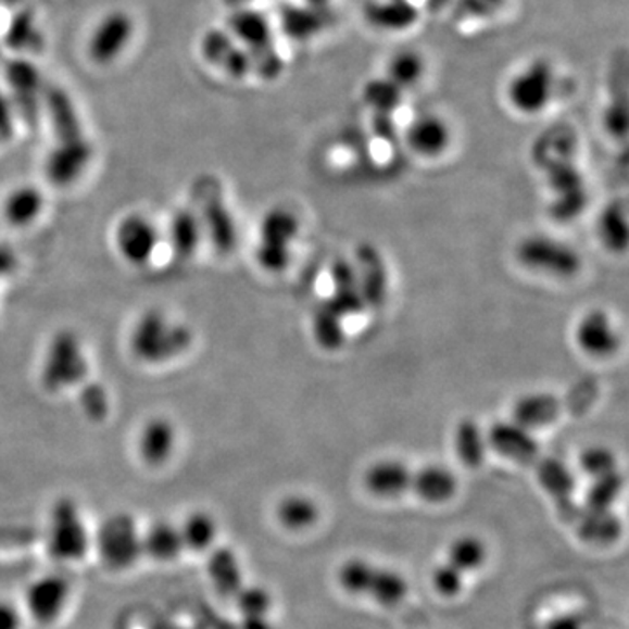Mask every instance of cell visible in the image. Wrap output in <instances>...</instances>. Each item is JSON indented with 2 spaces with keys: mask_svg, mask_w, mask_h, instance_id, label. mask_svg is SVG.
Instances as JSON below:
<instances>
[{
  "mask_svg": "<svg viewBox=\"0 0 629 629\" xmlns=\"http://www.w3.org/2000/svg\"><path fill=\"white\" fill-rule=\"evenodd\" d=\"M166 240L171 241L172 252L180 261H189L197 255L203 241V228L194 209H180L172 215L166 229Z\"/></svg>",
  "mask_w": 629,
  "mask_h": 629,
  "instance_id": "obj_28",
  "label": "cell"
},
{
  "mask_svg": "<svg viewBox=\"0 0 629 629\" xmlns=\"http://www.w3.org/2000/svg\"><path fill=\"white\" fill-rule=\"evenodd\" d=\"M5 80L10 85L11 103L16 105L25 119H36L42 102H45V86L39 71L30 60L13 59L5 65Z\"/></svg>",
  "mask_w": 629,
  "mask_h": 629,
  "instance_id": "obj_13",
  "label": "cell"
},
{
  "mask_svg": "<svg viewBox=\"0 0 629 629\" xmlns=\"http://www.w3.org/2000/svg\"><path fill=\"white\" fill-rule=\"evenodd\" d=\"M625 488V478L620 476L619 470L602 476V478L593 479L590 490L584 496V511L591 513H605L612 511L620 493Z\"/></svg>",
  "mask_w": 629,
  "mask_h": 629,
  "instance_id": "obj_42",
  "label": "cell"
},
{
  "mask_svg": "<svg viewBox=\"0 0 629 629\" xmlns=\"http://www.w3.org/2000/svg\"><path fill=\"white\" fill-rule=\"evenodd\" d=\"M488 550L479 537L464 536L453 540L448 551V563L462 574L479 570L487 563Z\"/></svg>",
  "mask_w": 629,
  "mask_h": 629,
  "instance_id": "obj_41",
  "label": "cell"
},
{
  "mask_svg": "<svg viewBox=\"0 0 629 629\" xmlns=\"http://www.w3.org/2000/svg\"><path fill=\"white\" fill-rule=\"evenodd\" d=\"M80 406L85 410L86 415L93 419H102L109 413V393L102 385H86L79 398Z\"/></svg>",
  "mask_w": 629,
  "mask_h": 629,
  "instance_id": "obj_48",
  "label": "cell"
},
{
  "mask_svg": "<svg viewBox=\"0 0 629 629\" xmlns=\"http://www.w3.org/2000/svg\"><path fill=\"white\" fill-rule=\"evenodd\" d=\"M537 479L542 490L559 504L570 500L576 491V476L565 462L558 458H542L537 462Z\"/></svg>",
  "mask_w": 629,
  "mask_h": 629,
  "instance_id": "obj_33",
  "label": "cell"
},
{
  "mask_svg": "<svg viewBox=\"0 0 629 629\" xmlns=\"http://www.w3.org/2000/svg\"><path fill=\"white\" fill-rule=\"evenodd\" d=\"M5 45L11 50L25 53V51H37L42 48V32L36 23V16L30 11H20L11 20L10 27L5 30Z\"/></svg>",
  "mask_w": 629,
  "mask_h": 629,
  "instance_id": "obj_39",
  "label": "cell"
},
{
  "mask_svg": "<svg viewBox=\"0 0 629 629\" xmlns=\"http://www.w3.org/2000/svg\"><path fill=\"white\" fill-rule=\"evenodd\" d=\"M330 281H332V298L329 303L343 317H353L366 310L361 290H358L357 273L353 263L347 260L336 261L330 266Z\"/></svg>",
  "mask_w": 629,
  "mask_h": 629,
  "instance_id": "obj_26",
  "label": "cell"
},
{
  "mask_svg": "<svg viewBox=\"0 0 629 629\" xmlns=\"http://www.w3.org/2000/svg\"><path fill=\"white\" fill-rule=\"evenodd\" d=\"M579 467L591 479L602 478L617 470V456L605 446L586 448L579 456Z\"/></svg>",
  "mask_w": 629,
  "mask_h": 629,
  "instance_id": "obj_46",
  "label": "cell"
},
{
  "mask_svg": "<svg viewBox=\"0 0 629 629\" xmlns=\"http://www.w3.org/2000/svg\"><path fill=\"white\" fill-rule=\"evenodd\" d=\"M45 194L36 186H18L8 194L2 212L13 228H27L42 214Z\"/></svg>",
  "mask_w": 629,
  "mask_h": 629,
  "instance_id": "obj_32",
  "label": "cell"
},
{
  "mask_svg": "<svg viewBox=\"0 0 629 629\" xmlns=\"http://www.w3.org/2000/svg\"><path fill=\"white\" fill-rule=\"evenodd\" d=\"M25 620L27 616L22 605L11 600L0 599V629H23Z\"/></svg>",
  "mask_w": 629,
  "mask_h": 629,
  "instance_id": "obj_49",
  "label": "cell"
},
{
  "mask_svg": "<svg viewBox=\"0 0 629 629\" xmlns=\"http://www.w3.org/2000/svg\"><path fill=\"white\" fill-rule=\"evenodd\" d=\"M355 273H357L358 290L367 306L378 309L389 294V272L381 257L380 250L369 243L358 247L355 254Z\"/></svg>",
  "mask_w": 629,
  "mask_h": 629,
  "instance_id": "obj_18",
  "label": "cell"
},
{
  "mask_svg": "<svg viewBox=\"0 0 629 629\" xmlns=\"http://www.w3.org/2000/svg\"><path fill=\"white\" fill-rule=\"evenodd\" d=\"M241 629H273L268 617H243Z\"/></svg>",
  "mask_w": 629,
  "mask_h": 629,
  "instance_id": "obj_56",
  "label": "cell"
},
{
  "mask_svg": "<svg viewBox=\"0 0 629 629\" xmlns=\"http://www.w3.org/2000/svg\"><path fill=\"white\" fill-rule=\"evenodd\" d=\"M18 266V257L10 247L0 246V278L10 277Z\"/></svg>",
  "mask_w": 629,
  "mask_h": 629,
  "instance_id": "obj_54",
  "label": "cell"
},
{
  "mask_svg": "<svg viewBox=\"0 0 629 629\" xmlns=\"http://www.w3.org/2000/svg\"><path fill=\"white\" fill-rule=\"evenodd\" d=\"M425 72L427 63L418 51L401 50L390 56L385 77H389L393 85H398L406 93L422 83Z\"/></svg>",
  "mask_w": 629,
  "mask_h": 629,
  "instance_id": "obj_37",
  "label": "cell"
},
{
  "mask_svg": "<svg viewBox=\"0 0 629 629\" xmlns=\"http://www.w3.org/2000/svg\"><path fill=\"white\" fill-rule=\"evenodd\" d=\"M430 580L436 593L444 599H455L464 590V574L448 562L433 568Z\"/></svg>",
  "mask_w": 629,
  "mask_h": 629,
  "instance_id": "obj_47",
  "label": "cell"
},
{
  "mask_svg": "<svg viewBox=\"0 0 629 629\" xmlns=\"http://www.w3.org/2000/svg\"><path fill=\"white\" fill-rule=\"evenodd\" d=\"M206 577L210 584L224 599H235L246 586L243 567L238 554L231 548H214L206 559Z\"/></svg>",
  "mask_w": 629,
  "mask_h": 629,
  "instance_id": "obj_23",
  "label": "cell"
},
{
  "mask_svg": "<svg viewBox=\"0 0 629 629\" xmlns=\"http://www.w3.org/2000/svg\"><path fill=\"white\" fill-rule=\"evenodd\" d=\"M453 444L456 456L465 467L469 469L481 467L487 456L488 441L478 422L470 418L460 419L455 427Z\"/></svg>",
  "mask_w": 629,
  "mask_h": 629,
  "instance_id": "obj_34",
  "label": "cell"
},
{
  "mask_svg": "<svg viewBox=\"0 0 629 629\" xmlns=\"http://www.w3.org/2000/svg\"><path fill=\"white\" fill-rule=\"evenodd\" d=\"M300 235V221L294 212L277 206L264 214L260 226V243L255 247V260L268 273H281L292 261L290 247Z\"/></svg>",
  "mask_w": 629,
  "mask_h": 629,
  "instance_id": "obj_6",
  "label": "cell"
},
{
  "mask_svg": "<svg viewBox=\"0 0 629 629\" xmlns=\"http://www.w3.org/2000/svg\"><path fill=\"white\" fill-rule=\"evenodd\" d=\"M194 198H198L200 206V210H194L200 217L203 235L209 237L221 254H229L237 246V224L226 205L219 183L210 177L198 180V184H194Z\"/></svg>",
  "mask_w": 629,
  "mask_h": 629,
  "instance_id": "obj_8",
  "label": "cell"
},
{
  "mask_svg": "<svg viewBox=\"0 0 629 629\" xmlns=\"http://www.w3.org/2000/svg\"><path fill=\"white\" fill-rule=\"evenodd\" d=\"M100 563L114 574L128 571L142 562V528L128 513L111 514L93 531V550Z\"/></svg>",
  "mask_w": 629,
  "mask_h": 629,
  "instance_id": "obj_4",
  "label": "cell"
},
{
  "mask_svg": "<svg viewBox=\"0 0 629 629\" xmlns=\"http://www.w3.org/2000/svg\"><path fill=\"white\" fill-rule=\"evenodd\" d=\"M228 5H231L232 10H237V8H246V5H250V2H254V0H226Z\"/></svg>",
  "mask_w": 629,
  "mask_h": 629,
  "instance_id": "obj_58",
  "label": "cell"
},
{
  "mask_svg": "<svg viewBox=\"0 0 629 629\" xmlns=\"http://www.w3.org/2000/svg\"><path fill=\"white\" fill-rule=\"evenodd\" d=\"M344 317L338 310L326 301L318 306L313 315V336L322 349L335 352L341 349L347 341V330H344Z\"/></svg>",
  "mask_w": 629,
  "mask_h": 629,
  "instance_id": "obj_36",
  "label": "cell"
},
{
  "mask_svg": "<svg viewBox=\"0 0 629 629\" xmlns=\"http://www.w3.org/2000/svg\"><path fill=\"white\" fill-rule=\"evenodd\" d=\"M407 591V580L399 571L376 568L367 594L383 607H398L406 600Z\"/></svg>",
  "mask_w": 629,
  "mask_h": 629,
  "instance_id": "obj_38",
  "label": "cell"
},
{
  "mask_svg": "<svg viewBox=\"0 0 629 629\" xmlns=\"http://www.w3.org/2000/svg\"><path fill=\"white\" fill-rule=\"evenodd\" d=\"M402 97L404 91L398 85H393L389 77L367 80L362 90V100L375 114L392 116L393 112L401 108Z\"/></svg>",
  "mask_w": 629,
  "mask_h": 629,
  "instance_id": "obj_40",
  "label": "cell"
},
{
  "mask_svg": "<svg viewBox=\"0 0 629 629\" xmlns=\"http://www.w3.org/2000/svg\"><path fill=\"white\" fill-rule=\"evenodd\" d=\"M18 2H22V0H0V4L4 5H14L18 4Z\"/></svg>",
  "mask_w": 629,
  "mask_h": 629,
  "instance_id": "obj_59",
  "label": "cell"
},
{
  "mask_svg": "<svg viewBox=\"0 0 629 629\" xmlns=\"http://www.w3.org/2000/svg\"><path fill=\"white\" fill-rule=\"evenodd\" d=\"M14 108L4 95L0 93V140L10 139L13 135Z\"/></svg>",
  "mask_w": 629,
  "mask_h": 629,
  "instance_id": "obj_51",
  "label": "cell"
},
{
  "mask_svg": "<svg viewBox=\"0 0 629 629\" xmlns=\"http://www.w3.org/2000/svg\"><path fill=\"white\" fill-rule=\"evenodd\" d=\"M241 617H268L273 608L269 591L263 586H243L235 596Z\"/></svg>",
  "mask_w": 629,
  "mask_h": 629,
  "instance_id": "obj_45",
  "label": "cell"
},
{
  "mask_svg": "<svg viewBox=\"0 0 629 629\" xmlns=\"http://www.w3.org/2000/svg\"><path fill=\"white\" fill-rule=\"evenodd\" d=\"M191 327L174 320L161 310H149L135 322L130 335V350L143 364H163L180 357L192 347Z\"/></svg>",
  "mask_w": 629,
  "mask_h": 629,
  "instance_id": "obj_1",
  "label": "cell"
},
{
  "mask_svg": "<svg viewBox=\"0 0 629 629\" xmlns=\"http://www.w3.org/2000/svg\"><path fill=\"white\" fill-rule=\"evenodd\" d=\"M562 407L563 402L554 393L531 392L514 402L513 419L525 429H540L554 424Z\"/></svg>",
  "mask_w": 629,
  "mask_h": 629,
  "instance_id": "obj_27",
  "label": "cell"
},
{
  "mask_svg": "<svg viewBox=\"0 0 629 629\" xmlns=\"http://www.w3.org/2000/svg\"><path fill=\"white\" fill-rule=\"evenodd\" d=\"M179 446V433L174 422L156 416L142 425L137 436V453L143 465L151 469H161L171 464Z\"/></svg>",
  "mask_w": 629,
  "mask_h": 629,
  "instance_id": "obj_16",
  "label": "cell"
},
{
  "mask_svg": "<svg viewBox=\"0 0 629 629\" xmlns=\"http://www.w3.org/2000/svg\"><path fill=\"white\" fill-rule=\"evenodd\" d=\"M366 18L378 30L404 32L418 22L419 11L411 0H373L366 5Z\"/></svg>",
  "mask_w": 629,
  "mask_h": 629,
  "instance_id": "obj_30",
  "label": "cell"
},
{
  "mask_svg": "<svg viewBox=\"0 0 629 629\" xmlns=\"http://www.w3.org/2000/svg\"><path fill=\"white\" fill-rule=\"evenodd\" d=\"M516 255L523 266L553 277L570 278L582 268V260L576 249L544 235H533L519 241Z\"/></svg>",
  "mask_w": 629,
  "mask_h": 629,
  "instance_id": "obj_10",
  "label": "cell"
},
{
  "mask_svg": "<svg viewBox=\"0 0 629 629\" xmlns=\"http://www.w3.org/2000/svg\"><path fill=\"white\" fill-rule=\"evenodd\" d=\"M411 490L427 504H446L458 493V479L444 465H425L418 473H413Z\"/></svg>",
  "mask_w": 629,
  "mask_h": 629,
  "instance_id": "obj_24",
  "label": "cell"
},
{
  "mask_svg": "<svg viewBox=\"0 0 629 629\" xmlns=\"http://www.w3.org/2000/svg\"><path fill=\"white\" fill-rule=\"evenodd\" d=\"M556 90V72L550 60L537 59L519 68L507 85V100L514 111L536 116L550 105Z\"/></svg>",
  "mask_w": 629,
  "mask_h": 629,
  "instance_id": "obj_7",
  "label": "cell"
},
{
  "mask_svg": "<svg viewBox=\"0 0 629 629\" xmlns=\"http://www.w3.org/2000/svg\"><path fill=\"white\" fill-rule=\"evenodd\" d=\"M607 128L611 130L612 135L616 137H622L626 134V125H628V114H626V109L617 108V105H612L607 112Z\"/></svg>",
  "mask_w": 629,
  "mask_h": 629,
  "instance_id": "obj_52",
  "label": "cell"
},
{
  "mask_svg": "<svg viewBox=\"0 0 629 629\" xmlns=\"http://www.w3.org/2000/svg\"><path fill=\"white\" fill-rule=\"evenodd\" d=\"M329 10L294 2L278 10V25L287 37L304 42L322 34L329 23Z\"/></svg>",
  "mask_w": 629,
  "mask_h": 629,
  "instance_id": "obj_22",
  "label": "cell"
},
{
  "mask_svg": "<svg viewBox=\"0 0 629 629\" xmlns=\"http://www.w3.org/2000/svg\"><path fill=\"white\" fill-rule=\"evenodd\" d=\"M545 629H584L582 620L576 616H559L554 617Z\"/></svg>",
  "mask_w": 629,
  "mask_h": 629,
  "instance_id": "obj_55",
  "label": "cell"
},
{
  "mask_svg": "<svg viewBox=\"0 0 629 629\" xmlns=\"http://www.w3.org/2000/svg\"><path fill=\"white\" fill-rule=\"evenodd\" d=\"M375 570V565L367 559L352 558L341 565L340 571H338V582H340L344 593L362 596L369 591Z\"/></svg>",
  "mask_w": 629,
  "mask_h": 629,
  "instance_id": "obj_44",
  "label": "cell"
},
{
  "mask_svg": "<svg viewBox=\"0 0 629 629\" xmlns=\"http://www.w3.org/2000/svg\"><path fill=\"white\" fill-rule=\"evenodd\" d=\"M160 243V229L142 214L125 215L114 231L117 254L131 266H146L151 263Z\"/></svg>",
  "mask_w": 629,
  "mask_h": 629,
  "instance_id": "obj_11",
  "label": "cell"
},
{
  "mask_svg": "<svg viewBox=\"0 0 629 629\" xmlns=\"http://www.w3.org/2000/svg\"><path fill=\"white\" fill-rule=\"evenodd\" d=\"M45 544L51 559L62 565H77L91 553L93 531L76 500L65 496L51 505Z\"/></svg>",
  "mask_w": 629,
  "mask_h": 629,
  "instance_id": "obj_2",
  "label": "cell"
},
{
  "mask_svg": "<svg viewBox=\"0 0 629 629\" xmlns=\"http://www.w3.org/2000/svg\"><path fill=\"white\" fill-rule=\"evenodd\" d=\"M488 446L499 455L513 460L519 465H533L539 462L540 446L530 430L514 419L496 422L487 436Z\"/></svg>",
  "mask_w": 629,
  "mask_h": 629,
  "instance_id": "obj_17",
  "label": "cell"
},
{
  "mask_svg": "<svg viewBox=\"0 0 629 629\" xmlns=\"http://www.w3.org/2000/svg\"><path fill=\"white\" fill-rule=\"evenodd\" d=\"M576 340L580 350L591 357H608L619 349V335L607 313L600 310L582 317L576 329Z\"/></svg>",
  "mask_w": 629,
  "mask_h": 629,
  "instance_id": "obj_21",
  "label": "cell"
},
{
  "mask_svg": "<svg viewBox=\"0 0 629 629\" xmlns=\"http://www.w3.org/2000/svg\"><path fill=\"white\" fill-rule=\"evenodd\" d=\"M406 142L419 156H441L442 152L450 148V125L438 114L425 112L411 121L406 130Z\"/></svg>",
  "mask_w": 629,
  "mask_h": 629,
  "instance_id": "obj_19",
  "label": "cell"
},
{
  "mask_svg": "<svg viewBox=\"0 0 629 629\" xmlns=\"http://www.w3.org/2000/svg\"><path fill=\"white\" fill-rule=\"evenodd\" d=\"M576 528L579 539L591 545L614 544L625 531L619 516L612 511H605V513L582 511L580 518L576 521Z\"/></svg>",
  "mask_w": 629,
  "mask_h": 629,
  "instance_id": "obj_31",
  "label": "cell"
},
{
  "mask_svg": "<svg viewBox=\"0 0 629 629\" xmlns=\"http://www.w3.org/2000/svg\"><path fill=\"white\" fill-rule=\"evenodd\" d=\"M594 395H596V385L593 381H582V383L577 385L576 390H571L570 395H568V406L570 410H577V407H582L586 410L588 404L593 401Z\"/></svg>",
  "mask_w": 629,
  "mask_h": 629,
  "instance_id": "obj_50",
  "label": "cell"
},
{
  "mask_svg": "<svg viewBox=\"0 0 629 629\" xmlns=\"http://www.w3.org/2000/svg\"><path fill=\"white\" fill-rule=\"evenodd\" d=\"M600 240L612 252H622L628 247V219H626L625 206L612 203L603 210L599 221Z\"/></svg>",
  "mask_w": 629,
  "mask_h": 629,
  "instance_id": "obj_43",
  "label": "cell"
},
{
  "mask_svg": "<svg viewBox=\"0 0 629 629\" xmlns=\"http://www.w3.org/2000/svg\"><path fill=\"white\" fill-rule=\"evenodd\" d=\"M232 39L250 54L255 74L263 79H277L284 71L280 51L275 42V30L266 14L250 5L232 10L228 28Z\"/></svg>",
  "mask_w": 629,
  "mask_h": 629,
  "instance_id": "obj_3",
  "label": "cell"
},
{
  "mask_svg": "<svg viewBox=\"0 0 629 629\" xmlns=\"http://www.w3.org/2000/svg\"><path fill=\"white\" fill-rule=\"evenodd\" d=\"M186 553L209 554L217 548L219 540V521L209 511L194 510L186 514L179 523Z\"/></svg>",
  "mask_w": 629,
  "mask_h": 629,
  "instance_id": "obj_29",
  "label": "cell"
},
{
  "mask_svg": "<svg viewBox=\"0 0 629 629\" xmlns=\"http://www.w3.org/2000/svg\"><path fill=\"white\" fill-rule=\"evenodd\" d=\"M91 151L88 139L54 140L53 149L46 158V175L48 179L59 186L67 188L85 174L90 165Z\"/></svg>",
  "mask_w": 629,
  "mask_h": 629,
  "instance_id": "obj_15",
  "label": "cell"
},
{
  "mask_svg": "<svg viewBox=\"0 0 629 629\" xmlns=\"http://www.w3.org/2000/svg\"><path fill=\"white\" fill-rule=\"evenodd\" d=\"M142 553L143 559H151L158 565L179 562L183 554H186L179 523L158 519L149 527L142 528Z\"/></svg>",
  "mask_w": 629,
  "mask_h": 629,
  "instance_id": "obj_20",
  "label": "cell"
},
{
  "mask_svg": "<svg viewBox=\"0 0 629 629\" xmlns=\"http://www.w3.org/2000/svg\"><path fill=\"white\" fill-rule=\"evenodd\" d=\"M72 584L63 574H45L27 586L22 608L27 619L40 626H53L67 614L72 602Z\"/></svg>",
  "mask_w": 629,
  "mask_h": 629,
  "instance_id": "obj_9",
  "label": "cell"
},
{
  "mask_svg": "<svg viewBox=\"0 0 629 629\" xmlns=\"http://www.w3.org/2000/svg\"><path fill=\"white\" fill-rule=\"evenodd\" d=\"M201 54L210 65L221 68L232 79H246L254 74L250 54L232 39L226 28H212L206 32L201 39Z\"/></svg>",
  "mask_w": 629,
  "mask_h": 629,
  "instance_id": "obj_14",
  "label": "cell"
},
{
  "mask_svg": "<svg viewBox=\"0 0 629 629\" xmlns=\"http://www.w3.org/2000/svg\"><path fill=\"white\" fill-rule=\"evenodd\" d=\"M373 126H375V131L378 137L385 140L395 139V123H393L392 116L389 114H375V121H373Z\"/></svg>",
  "mask_w": 629,
  "mask_h": 629,
  "instance_id": "obj_53",
  "label": "cell"
},
{
  "mask_svg": "<svg viewBox=\"0 0 629 629\" xmlns=\"http://www.w3.org/2000/svg\"><path fill=\"white\" fill-rule=\"evenodd\" d=\"M135 23L125 11H112L100 20L88 40V54L97 65H111L125 53L134 39Z\"/></svg>",
  "mask_w": 629,
  "mask_h": 629,
  "instance_id": "obj_12",
  "label": "cell"
},
{
  "mask_svg": "<svg viewBox=\"0 0 629 629\" xmlns=\"http://www.w3.org/2000/svg\"><path fill=\"white\" fill-rule=\"evenodd\" d=\"M88 373L90 362L83 340L72 330H60L46 349L40 367V383L48 392L60 393L85 383Z\"/></svg>",
  "mask_w": 629,
  "mask_h": 629,
  "instance_id": "obj_5",
  "label": "cell"
},
{
  "mask_svg": "<svg viewBox=\"0 0 629 629\" xmlns=\"http://www.w3.org/2000/svg\"><path fill=\"white\" fill-rule=\"evenodd\" d=\"M411 473L406 464L399 460H381L370 465L364 476L367 490L380 499H398L411 490Z\"/></svg>",
  "mask_w": 629,
  "mask_h": 629,
  "instance_id": "obj_25",
  "label": "cell"
},
{
  "mask_svg": "<svg viewBox=\"0 0 629 629\" xmlns=\"http://www.w3.org/2000/svg\"><path fill=\"white\" fill-rule=\"evenodd\" d=\"M277 519L286 530H310L320 519V510L309 496L289 495L280 500L277 507Z\"/></svg>",
  "mask_w": 629,
  "mask_h": 629,
  "instance_id": "obj_35",
  "label": "cell"
},
{
  "mask_svg": "<svg viewBox=\"0 0 629 629\" xmlns=\"http://www.w3.org/2000/svg\"><path fill=\"white\" fill-rule=\"evenodd\" d=\"M303 4L313 5V8H322V10H329L330 0H300Z\"/></svg>",
  "mask_w": 629,
  "mask_h": 629,
  "instance_id": "obj_57",
  "label": "cell"
}]
</instances>
